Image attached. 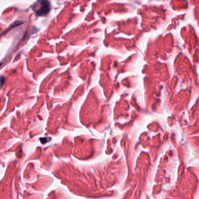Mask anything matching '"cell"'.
Returning <instances> with one entry per match:
<instances>
[{"mask_svg":"<svg viewBox=\"0 0 199 199\" xmlns=\"http://www.w3.org/2000/svg\"><path fill=\"white\" fill-rule=\"evenodd\" d=\"M32 8L37 16H45L50 11L51 5L48 1H38L33 4Z\"/></svg>","mask_w":199,"mask_h":199,"instance_id":"1","label":"cell"},{"mask_svg":"<svg viewBox=\"0 0 199 199\" xmlns=\"http://www.w3.org/2000/svg\"><path fill=\"white\" fill-rule=\"evenodd\" d=\"M4 78L3 76H1V86H2V85H3V81H4Z\"/></svg>","mask_w":199,"mask_h":199,"instance_id":"2","label":"cell"}]
</instances>
